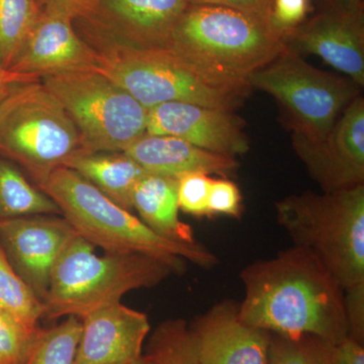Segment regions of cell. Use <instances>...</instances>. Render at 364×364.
<instances>
[{
    "mask_svg": "<svg viewBox=\"0 0 364 364\" xmlns=\"http://www.w3.org/2000/svg\"><path fill=\"white\" fill-rule=\"evenodd\" d=\"M32 215L61 213L18 165L0 155V222Z\"/></svg>",
    "mask_w": 364,
    "mask_h": 364,
    "instance_id": "44dd1931",
    "label": "cell"
},
{
    "mask_svg": "<svg viewBox=\"0 0 364 364\" xmlns=\"http://www.w3.org/2000/svg\"><path fill=\"white\" fill-rule=\"evenodd\" d=\"M28 80H31V79H28ZM16 82H18V81H16ZM16 82H14L13 83V85H9V87H6V90L0 92V112H1L2 107H4V102H6L7 95H9V91H11V88H13V86L16 85Z\"/></svg>",
    "mask_w": 364,
    "mask_h": 364,
    "instance_id": "8d00e7d4",
    "label": "cell"
},
{
    "mask_svg": "<svg viewBox=\"0 0 364 364\" xmlns=\"http://www.w3.org/2000/svg\"><path fill=\"white\" fill-rule=\"evenodd\" d=\"M30 78L21 77L20 75L11 73L7 70L4 61H2L1 56H0V92L9 87V85L16 82V81L28 80ZM35 80V79H33Z\"/></svg>",
    "mask_w": 364,
    "mask_h": 364,
    "instance_id": "e575fe53",
    "label": "cell"
},
{
    "mask_svg": "<svg viewBox=\"0 0 364 364\" xmlns=\"http://www.w3.org/2000/svg\"><path fill=\"white\" fill-rule=\"evenodd\" d=\"M243 213L242 195L238 186L229 178H213L208 200V218L215 215L240 219Z\"/></svg>",
    "mask_w": 364,
    "mask_h": 364,
    "instance_id": "f1b7e54d",
    "label": "cell"
},
{
    "mask_svg": "<svg viewBox=\"0 0 364 364\" xmlns=\"http://www.w3.org/2000/svg\"><path fill=\"white\" fill-rule=\"evenodd\" d=\"M37 186L56 203L79 236L105 253L144 254L162 261L178 275L186 270V261L203 268L217 265V256L202 244L163 238L67 167L53 170Z\"/></svg>",
    "mask_w": 364,
    "mask_h": 364,
    "instance_id": "3957f363",
    "label": "cell"
},
{
    "mask_svg": "<svg viewBox=\"0 0 364 364\" xmlns=\"http://www.w3.org/2000/svg\"><path fill=\"white\" fill-rule=\"evenodd\" d=\"M239 318L284 336L313 335L331 344L348 337L344 291L308 249L291 246L243 268Z\"/></svg>",
    "mask_w": 364,
    "mask_h": 364,
    "instance_id": "6da1fadb",
    "label": "cell"
},
{
    "mask_svg": "<svg viewBox=\"0 0 364 364\" xmlns=\"http://www.w3.org/2000/svg\"><path fill=\"white\" fill-rule=\"evenodd\" d=\"M168 49L208 70L247 81L287 49L267 21L215 6H188L178 21Z\"/></svg>",
    "mask_w": 364,
    "mask_h": 364,
    "instance_id": "8992f818",
    "label": "cell"
},
{
    "mask_svg": "<svg viewBox=\"0 0 364 364\" xmlns=\"http://www.w3.org/2000/svg\"><path fill=\"white\" fill-rule=\"evenodd\" d=\"M269 364H337L334 344L313 335L270 333Z\"/></svg>",
    "mask_w": 364,
    "mask_h": 364,
    "instance_id": "d4e9b609",
    "label": "cell"
},
{
    "mask_svg": "<svg viewBox=\"0 0 364 364\" xmlns=\"http://www.w3.org/2000/svg\"><path fill=\"white\" fill-rule=\"evenodd\" d=\"M200 364H269L270 333L244 323L238 304H215L189 325Z\"/></svg>",
    "mask_w": 364,
    "mask_h": 364,
    "instance_id": "2e32d148",
    "label": "cell"
},
{
    "mask_svg": "<svg viewBox=\"0 0 364 364\" xmlns=\"http://www.w3.org/2000/svg\"><path fill=\"white\" fill-rule=\"evenodd\" d=\"M74 26L95 52V70L147 109L177 102L235 111L252 90L247 81L220 75L168 48L122 44L80 18Z\"/></svg>",
    "mask_w": 364,
    "mask_h": 364,
    "instance_id": "7a4b0ae2",
    "label": "cell"
},
{
    "mask_svg": "<svg viewBox=\"0 0 364 364\" xmlns=\"http://www.w3.org/2000/svg\"><path fill=\"white\" fill-rule=\"evenodd\" d=\"M82 150L75 124L41 80L13 86L0 112V155L37 184Z\"/></svg>",
    "mask_w": 364,
    "mask_h": 364,
    "instance_id": "52a82bcc",
    "label": "cell"
},
{
    "mask_svg": "<svg viewBox=\"0 0 364 364\" xmlns=\"http://www.w3.org/2000/svg\"><path fill=\"white\" fill-rule=\"evenodd\" d=\"M245 126V119L235 111L165 102L148 109L146 134L176 136L202 149L236 157L250 148Z\"/></svg>",
    "mask_w": 364,
    "mask_h": 364,
    "instance_id": "4fadbf2b",
    "label": "cell"
},
{
    "mask_svg": "<svg viewBox=\"0 0 364 364\" xmlns=\"http://www.w3.org/2000/svg\"><path fill=\"white\" fill-rule=\"evenodd\" d=\"M41 9H56L71 14L74 18L85 16L95 0H37Z\"/></svg>",
    "mask_w": 364,
    "mask_h": 364,
    "instance_id": "836d02e7",
    "label": "cell"
},
{
    "mask_svg": "<svg viewBox=\"0 0 364 364\" xmlns=\"http://www.w3.org/2000/svg\"><path fill=\"white\" fill-rule=\"evenodd\" d=\"M298 54H313L356 85L364 86V14L329 6L284 40Z\"/></svg>",
    "mask_w": 364,
    "mask_h": 364,
    "instance_id": "9a60e30c",
    "label": "cell"
},
{
    "mask_svg": "<svg viewBox=\"0 0 364 364\" xmlns=\"http://www.w3.org/2000/svg\"><path fill=\"white\" fill-rule=\"evenodd\" d=\"M74 20L65 11L42 9L9 71L41 80L95 69V52L76 31Z\"/></svg>",
    "mask_w": 364,
    "mask_h": 364,
    "instance_id": "7c38bea8",
    "label": "cell"
},
{
    "mask_svg": "<svg viewBox=\"0 0 364 364\" xmlns=\"http://www.w3.org/2000/svg\"><path fill=\"white\" fill-rule=\"evenodd\" d=\"M337 364H364V344L347 337L334 345Z\"/></svg>",
    "mask_w": 364,
    "mask_h": 364,
    "instance_id": "d6a6232c",
    "label": "cell"
},
{
    "mask_svg": "<svg viewBox=\"0 0 364 364\" xmlns=\"http://www.w3.org/2000/svg\"><path fill=\"white\" fill-rule=\"evenodd\" d=\"M124 153L148 173L176 179L198 172L230 178L239 169L236 157L202 149L176 136L145 134Z\"/></svg>",
    "mask_w": 364,
    "mask_h": 364,
    "instance_id": "ac0fdd59",
    "label": "cell"
},
{
    "mask_svg": "<svg viewBox=\"0 0 364 364\" xmlns=\"http://www.w3.org/2000/svg\"><path fill=\"white\" fill-rule=\"evenodd\" d=\"M294 152L323 193L364 184V100L356 97L325 138L309 141L293 135Z\"/></svg>",
    "mask_w": 364,
    "mask_h": 364,
    "instance_id": "30bf717a",
    "label": "cell"
},
{
    "mask_svg": "<svg viewBox=\"0 0 364 364\" xmlns=\"http://www.w3.org/2000/svg\"><path fill=\"white\" fill-rule=\"evenodd\" d=\"M141 360L143 364H200L186 321L171 318L158 325L144 347Z\"/></svg>",
    "mask_w": 364,
    "mask_h": 364,
    "instance_id": "7402d4cb",
    "label": "cell"
},
{
    "mask_svg": "<svg viewBox=\"0 0 364 364\" xmlns=\"http://www.w3.org/2000/svg\"><path fill=\"white\" fill-rule=\"evenodd\" d=\"M41 11L37 0H0V56L7 70Z\"/></svg>",
    "mask_w": 364,
    "mask_h": 364,
    "instance_id": "cb8c5ba5",
    "label": "cell"
},
{
    "mask_svg": "<svg viewBox=\"0 0 364 364\" xmlns=\"http://www.w3.org/2000/svg\"><path fill=\"white\" fill-rule=\"evenodd\" d=\"M132 364H143V363H142V360H141V358H140V359H138V360H136V363H134Z\"/></svg>",
    "mask_w": 364,
    "mask_h": 364,
    "instance_id": "74e56055",
    "label": "cell"
},
{
    "mask_svg": "<svg viewBox=\"0 0 364 364\" xmlns=\"http://www.w3.org/2000/svg\"><path fill=\"white\" fill-rule=\"evenodd\" d=\"M337 6L354 14H363V0H332Z\"/></svg>",
    "mask_w": 364,
    "mask_h": 364,
    "instance_id": "d590c367",
    "label": "cell"
},
{
    "mask_svg": "<svg viewBox=\"0 0 364 364\" xmlns=\"http://www.w3.org/2000/svg\"><path fill=\"white\" fill-rule=\"evenodd\" d=\"M189 6H215L236 9L269 23L272 0H188Z\"/></svg>",
    "mask_w": 364,
    "mask_h": 364,
    "instance_id": "1f68e13d",
    "label": "cell"
},
{
    "mask_svg": "<svg viewBox=\"0 0 364 364\" xmlns=\"http://www.w3.org/2000/svg\"><path fill=\"white\" fill-rule=\"evenodd\" d=\"M64 167L75 171L107 198L131 212L134 191L148 173L124 152L82 150L69 158Z\"/></svg>",
    "mask_w": 364,
    "mask_h": 364,
    "instance_id": "d6986e66",
    "label": "cell"
},
{
    "mask_svg": "<svg viewBox=\"0 0 364 364\" xmlns=\"http://www.w3.org/2000/svg\"><path fill=\"white\" fill-rule=\"evenodd\" d=\"M309 9V0H272L270 28L286 40L289 33L305 23Z\"/></svg>",
    "mask_w": 364,
    "mask_h": 364,
    "instance_id": "f546056e",
    "label": "cell"
},
{
    "mask_svg": "<svg viewBox=\"0 0 364 364\" xmlns=\"http://www.w3.org/2000/svg\"><path fill=\"white\" fill-rule=\"evenodd\" d=\"M251 88L272 95L286 112L287 124L309 141L322 140L340 114L359 97L360 86L343 76L320 70L287 47L248 78Z\"/></svg>",
    "mask_w": 364,
    "mask_h": 364,
    "instance_id": "9c48e42d",
    "label": "cell"
},
{
    "mask_svg": "<svg viewBox=\"0 0 364 364\" xmlns=\"http://www.w3.org/2000/svg\"><path fill=\"white\" fill-rule=\"evenodd\" d=\"M0 310L18 321L30 331L41 329L44 303L33 294L7 260L0 246Z\"/></svg>",
    "mask_w": 364,
    "mask_h": 364,
    "instance_id": "603a6c76",
    "label": "cell"
},
{
    "mask_svg": "<svg viewBox=\"0 0 364 364\" xmlns=\"http://www.w3.org/2000/svg\"><path fill=\"white\" fill-rule=\"evenodd\" d=\"M80 320L82 330L75 364H132L142 356L151 331L145 313L117 301Z\"/></svg>",
    "mask_w": 364,
    "mask_h": 364,
    "instance_id": "e0dca14e",
    "label": "cell"
},
{
    "mask_svg": "<svg viewBox=\"0 0 364 364\" xmlns=\"http://www.w3.org/2000/svg\"><path fill=\"white\" fill-rule=\"evenodd\" d=\"M188 0H95L77 18L131 47L166 49Z\"/></svg>",
    "mask_w": 364,
    "mask_h": 364,
    "instance_id": "5bb4252c",
    "label": "cell"
},
{
    "mask_svg": "<svg viewBox=\"0 0 364 364\" xmlns=\"http://www.w3.org/2000/svg\"><path fill=\"white\" fill-rule=\"evenodd\" d=\"M41 83L75 124L85 151L124 152L146 134L147 107L95 69L47 76Z\"/></svg>",
    "mask_w": 364,
    "mask_h": 364,
    "instance_id": "ba28073f",
    "label": "cell"
},
{
    "mask_svg": "<svg viewBox=\"0 0 364 364\" xmlns=\"http://www.w3.org/2000/svg\"><path fill=\"white\" fill-rule=\"evenodd\" d=\"M213 177L189 173L177 179L179 210L193 217H208V200Z\"/></svg>",
    "mask_w": 364,
    "mask_h": 364,
    "instance_id": "83f0119b",
    "label": "cell"
},
{
    "mask_svg": "<svg viewBox=\"0 0 364 364\" xmlns=\"http://www.w3.org/2000/svg\"><path fill=\"white\" fill-rule=\"evenodd\" d=\"M81 330L80 318L73 316L52 329H43L28 364H75Z\"/></svg>",
    "mask_w": 364,
    "mask_h": 364,
    "instance_id": "484cf974",
    "label": "cell"
},
{
    "mask_svg": "<svg viewBox=\"0 0 364 364\" xmlns=\"http://www.w3.org/2000/svg\"><path fill=\"white\" fill-rule=\"evenodd\" d=\"M172 274L168 265L144 254L98 256L95 246L77 235L53 269L44 318H83L121 301L129 291L156 287Z\"/></svg>",
    "mask_w": 364,
    "mask_h": 364,
    "instance_id": "277c9868",
    "label": "cell"
},
{
    "mask_svg": "<svg viewBox=\"0 0 364 364\" xmlns=\"http://www.w3.org/2000/svg\"><path fill=\"white\" fill-rule=\"evenodd\" d=\"M42 330L30 331L0 310V364H28Z\"/></svg>",
    "mask_w": 364,
    "mask_h": 364,
    "instance_id": "4316f807",
    "label": "cell"
},
{
    "mask_svg": "<svg viewBox=\"0 0 364 364\" xmlns=\"http://www.w3.org/2000/svg\"><path fill=\"white\" fill-rule=\"evenodd\" d=\"M275 213L294 245L315 254L342 289L364 282V184L291 195Z\"/></svg>",
    "mask_w": 364,
    "mask_h": 364,
    "instance_id": "5b68a950",
    "label": "cell"
},
{
    "mask_svg": "<svg viewBox=\"0 0 364 364\" xmlns=\"http://www.w3.org/2000/svg\"><path fill=\"white\" fill-rule=\"evenodd\" d=\"M77 232L60 215L0 222V246L16 273L44 303L55 265Z\"/></svg>",
    "mask_w": 364,
    "mask_h": 364,
    "instance_id": "8fae6325",
    "label": "cell"
},
{
    "mask_svg": "<svg viewBox=\"0 0 364 364\" xmlns=\"http://www.w3.org/2000/svg\"><path fill=\"white\" fill-rule=\"evenodd\" d=\"M343 291L348 336L364 344V282L346 287Z\"/></svg>",
    "mask_w": 364,
    "mask_h": 364,
    "instance_id": "4dcf8cb0",
    "label": "cell"
},
{
    "mask_svg": "<svg viewBox=\"0 0 364 364\" xmlns=\"http://www.w3.org/2000/svg\"><path fill=\"white\" fill-rule=\"evenodd\" d=\"M133 210L138 212L146 226L163 238L181 243H198L193 228L179 219L176 178L146 174L134 191Z\"/></svg>",
    "mask_w": 364,
    "mask_h": 364,
    "instance_id": "ffe728a7",
    "label": "cell"
}]
</instances>
